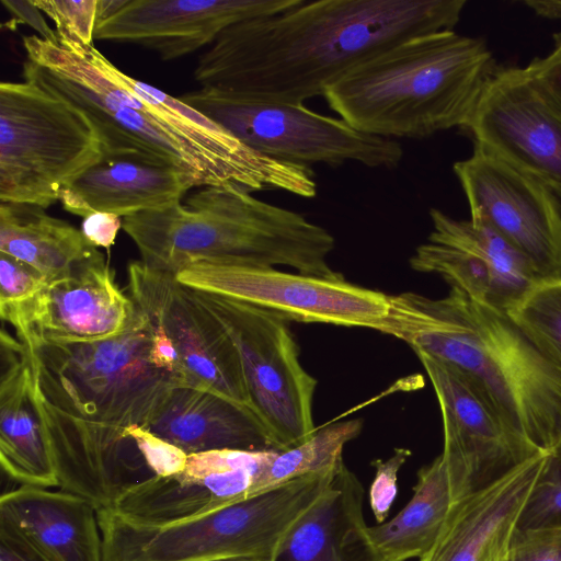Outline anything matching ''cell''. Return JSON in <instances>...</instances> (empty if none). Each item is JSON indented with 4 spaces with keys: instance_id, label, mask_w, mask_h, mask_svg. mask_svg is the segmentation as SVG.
I'll return each instance as SVG.
<instances>
[{
    "instance_id": "6da1fadb",
    "label": "cell",
    "mask_w": 561,
    "mask_h": 561,
    "mask_svg": "<svg viewBox=\"0 0 561 561\" xmlns=\"http://www.w3.org/2000/svg\"><path fill=\"white\" fill-rule=\"evenodd\" d=\"M152 337V324L137 306L129 325L106 340L19 339L32 353L58 488L98 512L113 510L133 488L183 465V453L147 428L178 387L151 362Z\"/></svg>"
},
{
    "instance_id": "7a4b0ae2",
    "label": "cell",
    "mask_w": 561,
    "mask_h": 561,
    "mask_svg": "<svg viewBox=\"0 0 561 561\" xmlns=\"http://www.w3.org/2000/svg\"><path fill=\"white\" fill-rule=\"evenodd\" d=\"M466 0H302L226 28L199 56L201 88L285 105L324 93L415 36L454 31Z\"/></svg>"
},
{
    "instance_id": "3957f363",
    "label": "cell",
    "mask_w": 561,
    "mask_h": 561,
    "mask_svg": "<svg viewBox=\"0 0 561 561\" xmlns=\"http://www.w3.org/2000/svg\"><path fill=\"white\" fill-rule=\"evenodd\" d=\"M22 76L81 108L95 126L103 153L141 154L195 173L203 186L233 184L250 192L283 191L312 198L311 168L265 157L204 114L127 76L93 45L57 35L23 36Z\"/></svg>"
},
{
    "instance_id": "277c9868",
    "label": "cell",
    "mask_w": 561,
    "mask_h": 561,
    "mask_svg": "<svg viewBox=\"0 0 561 561\" xmlns=\"http://www.w3.org/2000/svg\"><path fill=\"white\" fill-rule=\"evenodd\" d=\"M388 299L376 331L460 373L538 448L551 451L561 445V373L507 313L453 287L438 299L411 291Z\"/></svg>"
},
{
    "instance_id": "5b68a950",
    "label": "cell",
    "mask_w": 561,
    "mask_h": 561,
    "mask_svg": "<svg viewBox=\"0 0 561 561\" xmlns=\"http://www.w3.org/2000/svg\"><path fill=\"white\" fill-rule=\"evenodd\" d=\"M233 184L202 186L184 203L124 217L140 262L176 274L194 263L288 266L334 276L328 257L334 237L304 215L264 202Z\"/></svg>"
},
{
    "instance_id": "8992f818",
    "label": "cell",
    "mask_w": 561,
    "mask_h": 561,
    "mask_svg": "<svg viewBox=\"0 0 561 561\" xmlns=\"http://www.w3.org/2000/svg\"><path fill=\"white\" fill-rule=\"evenodd\" d=\"M495 66L483 38L440 31L393 46L335 83L323 98L360 131L424 139L465 125Z\"/></svg>"
},
{
    "instance_id": "52a82bcc",
    "label": "cell",
    "mask_w": 561,
    "mask_h": 561,
    "mask_svg": "<svg viewBox=\"0 0 561 561\" xmlns=\"http://www.w3.org/2000/svg\"><path fill=\"white\" fill-rule=\"evenodd\" d=\"M336 470L305 476L220 510L165 525L140 526L112 511L98 512L103 561L272 558Z\"/></svg>"
},
{
    "instance_id": "ba28073f",
    "label": "cell",
    "mask_w": 561,
    "mask_h": 561,
    "mask_svg": "<svg viewBox=\"0 0 561 561\" xmlns=\"http://www.w3.org/2000/svg\"><path fill=\"white\" fill-rule=\"evenodd\" d=\"M103 156L79 107L30 82L0 84V202L48 208Z\"/></svg>"
},
{
    "instance_id": "9c48e42d",
    "label": "cell",
    "mask_w": 561,
    "mask_h": 561,
    "mask_svg": "<svg viewBox=\"0 0 561 561\" xmlns=\"http://www.w3.org/2000/svg\"><path fill=\"white\" fill-rule=\"evenodd\" d=\"M180 99L252 150L282 162L393 169L403 158L398 140L360 131L305 105L272 104L205 88Z\"/></svg>"
},
{
    "instance_id": "30bf717a",
    "label": "cell",
    "mask_w": 561,
    "mask_h": 561,
    "mask_svg": "<svg viewBox=\"0 0 561 561\" xmlns=\"http://www.w3.org/2000/svg\"><path fill=\"white\" fill-rule=\"evenodd\" d=\"M193 290L233 340L250 408L276 450L306 440L316 431L312 405L318 381L299 360L288 320L250 304Z\"/></svg>"
},
{
    "instance_id": "8fae6325",
    "label": "cell",
    "mask_w": 561,
    "mask_h": 561,
    "mask_svg": "<svg viewBox=\"0 0 561 561\" xmlns=\"http://www.w3.org/2000/svg\"><path fill=\"white\" fill-rule=\"evenodd\" d=\"M175 277L190 288L304 323L376 330L389 309L388 295L350 283L340 273L323 277L273 266L203 262L183 267Z\"/></svg>"
},
{
    "instance_id": "7c38bea8",
    "label": "cell",
    "mask_w": 561,
    "mask_h": 561,
    "mask_svg": "<svg viewBox=\"0 0 561 561\" xmlns=\"http://www.w3.org/2000/svg\"><path fill=\"white\" fill-rule=\"evenodd\" d=\"M470 220L491 227L534 266L541 279L561 278V204L539 180L479 146L454 163Z\"/></svg>"
},
{
    "instance_id": "4fadbf2b",
    "label": "cell",
    "mask_w": 561,
    "mask_h": 561,
    "mask_svg": "<svg viewBox=\"0 0 561 561\" xmlns=\"http://www.w3.org/2000/svg\"><path fill=\"white\" fill-rule=\"evenodd\" d=\"M460 129L561 198V116L526 67L496 64Z\"/></svg>"
},
{
    "instance_id": "5bb4252c",
    "label": "cell",
    "mask_w": 561,
    "mask_h": 561,
    "mask_svg": "<svg viewBox=\"0 0 561 561\" xmlns=\"http://www.w3.org/2000/svg\"><path fill=\"white\" fill-rule=\"evenodd\" d=\"M127 275L129 296L172 341L185 387L213 391L250 408L238 348L194 290L175 274L149 268L140 261L129 263Z\"/></svg>"
},
{
    "instance_id": "9a60e30c",
    "label": "cell",
    "mask_w": 561,
    "mask_h": 561,
    "mask_svg": "<svg viewBox=\"0 0 561 561\" xmlns=\"http://www.w3.org/2000/svg\"><path fill=\"white\" fill-rule=\"evenodd\" d=\"M436 394L446 463L456 502L546 451L511 427L457 370L414 351Z\"/></svg>"
},
{
    "instance_id": "2e32d148",
    "label": "cell",
    "mask_w": 561,
    "mask_h": 561,
    "mask_svg": "<svg viewBox=\"0 0 561 561\" xmlns=\"http://www.w3.org/2000/svg\"><path fill=\"white\" fill-rule=\"evenodd\" d=\"M433 230L410 266L443 277L453 288L510 312L540 280L528 259L485 224L431 208Z\"/></svg>"
},
{
    "instance_id": "e0dca14e",
    "label": "cell",
    "mask_w": 561,
    "mask_h": 561,
    "mask_svg": "<svg viewBox=\"0 0 561 561\" xmlns=\"http://www.w3.org/2000/svg\"><path fill=\"white\" fill-rule=\"evenodd\" d=\"M302 0H125L98 22L94 38L150 49L163 60L210 46L229 26L274 15Z\"/></svg>"
},
{
    "instance_id": "ac0fdd59",
    "label": "cell",
    "mask_w": 561,
    "mask_h": 561,
    "mask_svg": "<svg viewBox=\"0 0 561 561\" xmlns=\"http://www.w3.org/2000/svg\"><path fill=\"white\" fill-rule=\"evenodd\" d=\"M137 310L96 249L65 275L50 280L11 325L18 339L93 342L121 334Z\"/></svg>"
},
{
    "instance_id": "d6986e66",
    "label": "cell",
    "mask_w": 561,
    "mask_h": 561,
    "mask_svg": "<svg viewBox=\"0 0 561 561\" xmlns=\"http://www.w3.org/2000/svg\"><path fill=\"white\" fill-rule=\"evenodd\" d=\"M549 451L461 497L420 561H503Z\"/></svg>"
},
{
    "instance_id": "ffe728a7",
    "label": "cell",
    "mask_w": 561,
    "mask_h": 561,
    "mask_svg": "<svg viewBox=\"0 0 561 561\" xmlns=\"http://www.w3.org/2000/svg\"><path fill=\"white\" fill-rule=\"evenodd\" d=\"M201 179L186 169L153 161L141 154H110L75 179L59 202L72 215L93 213L127 217L182 202L202 187Z\"/></svg>"
},
{
    "instance_id": "44dd1931",
    "label": "cell",
    "mask_w": 561,
    "mask_h": 561,
    "mask_svg": "<svg viewBox=\"0 0 561 561\" xmlns=\"http://www.w3.org/2000/svg\"><path fill=\"white\" fill-rule=\"evenodd\" d=\"M0 465L21 485L58 486L35 393L30 347L1 331Z\"/></svg>"
},
{
    "instance_id": "7402d4cb",
    "label": "cell",
    "mask_w": 561,
    "mask_h": 561,
    "mask_svg": "<svg viewBox=\"0 0 561 561\" xmlns=\"http://www.w3.org/2000/svg\"><path fill=\"white\" fill-rule=\"evenodd\" d=\"M0 524L46 561H103L98 511L79 495L21 485L1 495Z\"/></svg>"
},
{
    "instance_id": "603a6c76",
    "label": "cell",
    "mask_w": 561,
    "mask_h": 561,
    "mask_svg": "<svg viewBox=\"0 0 561 561\" xmlns=\"http://www.w3.org/2000/svg\"><path fill=\"white\" fill-rule=\"evenodd\" d=\"M363 502L364 488L343 462L272 561H385L369 537Z\"/></svg>"
},
{
    "instance_id": "cb8c5ba5",
    "label": "cell",
    "mask_w": 561,
    "mask_h": 561,
    "mask_svg": "<svg viewBox=\"0 0 561 561\" xmlns=\"http://www.w3.org/2000/svg\"><path fill=\"white\" fill-rule=\"evenodd\" d=\"M147 428L186 455L222 449L276 450L248 405L190 387L173 388Z\"/></svg>"
},
{
    "instance_id": "d4e9b609",
    "label": "cell",
    "mask_w": 561,
    "mask_h": 561,
    "mask_svg": "<svg viewBox=\"0 0 561 561\" xmlns=\"http://www.w3.org/2000/svg\"><path fill=\"white\" fill-rule=\"evenodd\" d=\"M96 249L81 230L49 216L44 208L0 204V253L30 265L47 283L65 275Z\"/></svg>"
},
{
    "instance_id": "484cf974",
    "label": "cell",
    "mask_w": 561,
    "mask_h": 561,
    "mask_svg": "<svg viewBox=\"0 0 561 561\" xmlns=\"http://www.w3.org/2000/svg\"><path fill=\"white\" fill-rule=\"evenodd\" d=\"M413 495L391 519L368 526L385 561L422 558L435 543L456 500L442 455L417 472Z\"/></svg>"
},
{
    "instance_id": "4316f807",
    "label": "cell",
    "mask_w": 561,
    "mask_h": 561,
    "mask_svg": "<svg viewBox=\"0 0 561 561\" xmlns=\"http://www.w3.org/2000/svg\"><path fill=\"white\" fill-rule=\"evenodd\" d=\"M363 428L360 419L324 426L302 443L277 451L259 483V494L291 480L331 471L341 466L344 446Z\"/></svg>"
},
{
    "instance_id": "83f0119b",
    "label": "cell",
    "mask_w": 561,
    "mask_h": 561,
    "mask_svg": "<svg viewBox=\"0 0 561 561\" xmlns=\"http://www.w3.org/2000/svg\"><path fill=\"white\" fill-rule=\"evenodd\" d=\"M507 316L561 373V278L540 280Z\"/></svg>"
},
{
    "instance_id": "f1b7e54d",
    "label": "cell",
    "mask_w": 561,
    "mask_h": 561,
    "mask_svg": "<svg viewBox=\"0 0 561 561\" xmlns=\"http://www.w3.org/2000/svg\"><path fill=\"white\" fill-rule=\"evenodd\" d=\"M561 525V445L546 463L522 512L517 529Z\"/></svg>"
},
{
    "instance_id": "f546056e",
    "label": "cell",
    "mask_w": 561,
    "mask_h": 561,
    "mask_svg": "<svg viewBox=\"0 0 561 561\" xmlns=\"http://www.w3.org/2000/svg\"><path fill=\"white\" fill-rule=\"evenodd\" d=\"M30 265L0 253V316L12 325L46 286Z\"/></svg>"
},
{
    "instance_id": "4dcf8cb0",
    "label": "cell",
    "mask_w": 561,
    "mask_h": 561,
    "mask_svg": "<svg viewBox=\"0 0 561 561\" xmlns=\"http://www.w3.org/2000/svg\"><path fill=\"white\" fill-rule=\"evenodd\" d=\"M56 25L57 35L81 46H92L98 24V0H33Z\"/></svg>"
},
{
    "instance_id": "1f68e13d",
    "label": "cell",
    "mask_w": 561,
    "mask_h": 561,
    "mask_svg": "<svg viewBox=\"0 0 561 561\" xmlns=\"http://www.w3.org/2000/svg\"><path fill=\"white\" fill-rule=\"evenodd\" d=\"M503 561H561V525L516 529Z\"/></svg>"
},
{
    "instance_id": "d6a6232c",
    "label": "cell",
    "mask_w": 561,
    "mask_h": 561,
    "mask_svg": "<svg viewBox=\"0 0 561 561\" xmlns=\"http://www.w3.org/2000/svg\"><path fill=\"white\" fill-rule=\"evenodd\" d=\"M410 455L409 449L397 448L387 460L377 459L371 462L376 472L368 496L370 508L379 524L388 517L398 493V473Z\"/></svg>"
},
{
    "instance_id": "836d02e7",
    "label": "cell",
    "mask_w": 561,
    "mask_h": 561,
    "mask_svg": "<svg viewBox=\"0 0 561 561\" xmlns=\"http://www.w3.org/2000/svg\"><path fill=\"white\" fill-rule=\"evenodd\" d=\"M526 69L561 116V32L553 34L550 53L534 58Z\"/></svg>"
},
{
    "instance_id": "e575fe53",
    "label": "cell",
    "mask_w": 561,
    "mask_h": 561,
    "mask_svg": "<svg viewBox=\"0 0 561 561\" xmlns=\"http://www.w3.org/2000/svg\"><path fill=\"white\" fill-rule=\"evenodd\" d=\"M122 217L110 213H93L83 218L81 232L94 248L110 250L122 228Z\"/></svg>"
},
{
    "instance_id": "d590c367",
    "label": "cell",
    "mask_w": 561,
    "mask_h": 561,
    "mask_svg": "<svg viewBox=\"0 0 561 561\" xmlns=\"http://www.w3.org/2000/svg\"><path fill=\"white\" fill-rule=\"evenodd\" d=\"M1 3L18 22L34 28L41 38L48 42L57 38L56 31L48 26L41 13L42 11L34 4L33 0H1Z\"/></svg>"
},
{
    "instance_id": "8d00e7d4",
    "label": "cell",
    "mask_w": 561,
    "mask_h": 561,
    "mask_svg": "<svg viewBox=\"0 0 561 561\" xmlns=\"http://www.w3.org/2000/svg\"><path fill=\"white\" fill-rule=\"evenodd\" d=\"M0 561H46L22 537L0 524Z\"/></svg>"
},
{
    "instance_id": "74e56055",
    "label": "cell",
    "mask_w": 561,
    "mask_h": 561,
    "mask_svg": "<svg viewBox=\"0 0 561 561\" xmlns=\"http://www.w3.org/2000/svg\"><path fill=\"white\" fill-rule=\"evenodd\" d=\"M525 5L546 19H561V0H525Z\"/></svg>"
},
{
    "instance_id": "f35d334b",
    "label": "cell",
    "mask_w": 561,
    "mask_h": 561,
    "mask_svg": "<svg viewBox=\"0 0 561 561\" xmlns=\"http://www.w3.org/2000/svg\"><path fill=\"white\" fill-rule=\"evenodd\" d=\"M218 561H272V558L259 557V556H244L222 559Z\"/></svg>"
}]
</instances>
